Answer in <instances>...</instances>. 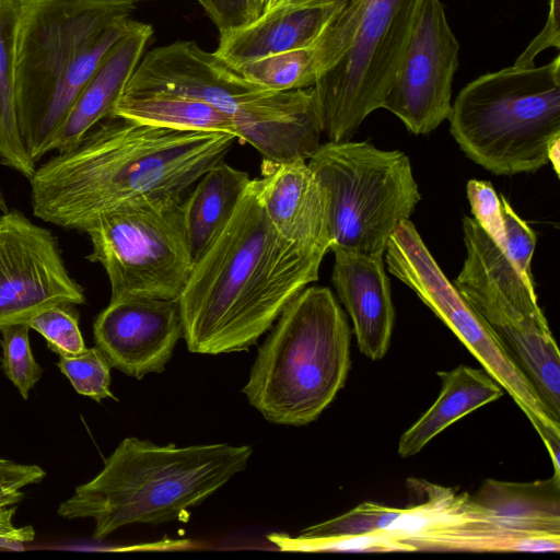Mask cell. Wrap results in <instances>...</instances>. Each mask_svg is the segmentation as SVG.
I'll return each instance as SVG.
<instances>
[{"label":"cell","mask_w":560,"mask_h":560,"mask_svg":"<svg viewBox=\"0 0 560 560\" xmlns=\"http://www.w3.org/2000/svg\"><path fill=\"white\" fill-rule=\"evenodd\" d=\"M262 89L246 82L215 54L192 40L155 47L138 62L121 94H171L223 112L234 129L248 117Z\"/></svg>","instance_id":"15"},{"label":"cell","mask_w":560,"mask_h":560,"mask_svg":"<svg viewBox=\"0 0 560 560\" xmlns=\"http://www.w3.org/2000/svg\"><path fill=\"white\" fill-rule=\"evenodd\" d=\"M459 43L441 0H424L382 108L415 135H428L448 118Z\"/></svg>","instance_id":"14"},{"label":"cell","mask_w":560,"mask_h":560,"mask_svg":"<svg viewBox=\"0 0 560 560\" xmlns=\"http://www.w3.org/2000/svg\"><path fill=\"white\" fill-rule=\"evenodd\" d=\"M252 454L250 445H158L126 438L103 469L59 505L58 514L93 518L97 540L130 524L182 520L243 471Z\"/></svg>","instance_id":"4"},{"label":"cell","mask_w":560,"mask_h":560,"mask_svg":"<svg viewBox=\"0 0 560 560\" xmlns=\"http://www.w3.org/2000/svg\"><path fill=\"white\" fill-rule=\"evenodd\" d=\"M125 1L133 2L137 4L138 2L148 1V0H125Z\"/></svg>","instance_id":"41"},{"label":"cell","mask_w":560,"mask_h":560,"mask_svg":"<svg viewBox=\"0 0 560 560\" xmlns=\"http://www.w3.org/2000/svg\"><path fill=\"white\" fill-rule=\"evenodd\" d=\"M466 258L455 288L560 422V352L534 281L472 217L463 219Z\"/></svg>","instance_id":"8"},{"label":"cell","mask_w":560,"mask_h":560,"mask_svg":"<svg viewBox=\"0 0 560 560\" xmlns=\"http://www.w3.org/2000/svg\"><path fill=\"white\" fill-rule=\"evenodd\" d=\"M220 35L256 18L253 0H197Z\"/></svg>","instance_id":"35"},{"label":"cell","mask_w":560,"mask_h":560,"mask_svg":"<svg viewBox=\"0 0 560 560\" xmlns=\"http://www.w3.org/2000/svg\"><path fill=\"white\" fill-rule=\"evenodd\" d=\"M420 501L380 530L412 551L558 552L559 536H525L508 528L471 495L424 480H408Z\"/></svg>","instance_id":"12"},{"label":"cell","mask_w":560,"mask_h":560,"mask_svg":"<svg viewBox=\"0 0 560 560\" xmlns=\"http://www.w3.org/2000/svg\"><path fill=\"white\" fill-rule=\"evenodd\" d=\"M93 336L112 366L122 373L138 380L161 373L183 337L178 300H110L94 319Z\"/></svg>","instance_id":"16"},{"label":"cell","mask_w":560,"mask_h":560,"mask_svg":"<svg viewBox=\"0 0 560 560\" xmlns=\"http://www.w3.org/2000/svg\"><path fill=\"white\" fill-rule=\"evenodd\" d=\"M331 281L353 325L359 350L377 361L388 351L395 310L384 257L335 248Z\"/></svg>","instance_id":"19"},{"label":"cell","mask_w":560,"mask_h":560,"mask_svg":"<svg viewBox=\"0 0 560 560\" xmlns=\"http://www.w3.org/2000/svg\"><path fill=\"white\" fill-rule=\"evenodd\" d=\"M351 330L326 287L304 288L282 311L258 349L242 392L269 422L306 425L343 387Z\"/></svg>","instance_id":"5"},{"label":"cell","mask_w":560,"mask_h":560,"mask_svg":"<svg viewBox=\"0 0 560 560\" xmlns=\"http://www.w3.org/2000/svg\"><path fill=\"white\" fill-rule=\"evenodd\" d=\"M501 212L506 238L505 252L530 281H534L530 262L536 246L535 232L513 210L508 199L501 195Z\"/></svg>","instance_id":"33"},{"label":"cell","mask_w":560,"mask_h":560,"mask_svg":"<svg viewBox=\"0 0 560 560\" xmlns=\"http://www.w3.org/2000/svg\"><path fill=\"white\" fill-rule=\"evenodd\" d=\"M307 164L327 198L330 249L384 257L397 226L421 200L409 158L369 141H328Z\"/></svg>","instance_id":"9"},{"label":"cell","mask_w":560,"mask_h":560,"mask_svg":"<svg viewBox=\"0 0 560 560\" xmlns=\"http://www.w3.org/2000/svg\"><path fill=\"white\" fill-rule=\"evenodd\" d=\"M438 376L441 390L436 399L399 439L402 458L416 455L451 424L503 395V388L483 369L462 364L440 371Z\"/></svg>","instance_id":"21"},{"label":"cell","mask_w":560,"mask_h":560,"mask_svg":"<svg viewBox=\"0 0 560 560\" xmlns=\"http://www.w3.org/2000/svg\"><path fill=\"white\" fill-rule=\"evenodd\" d=\"M136 3L26 0L16 34L13 88L18 126L37 164L79 93L126 32Z\"/></svg>","instance_id":"3"},{"label":"cell","mask_w":560,"mask_h":560,"mask_svg":"<svg viewBox=\"0 0 560 560\" xmlns=\"http://www.w3.org/2000/svg\"><path fill=\"white\" fill-rule=\"evenodd\" d=\"M277 0H253L256 18L273 5Z\"/></svg>","instance_id":"39"},{"label":"cell","mask_w":560,"mask_h":560,"mask_svg":"<svg viewBox=\"0 0 560 560\" xmlns=\"http://www.w3.org/2000/svg\"><path fill=\"white\" fill-rule=\"evenodd\" d=\"M471 498L513 532L525 536L560 535V477L533 482L490 478Z\"/></svg>","instance_id":"22"},{"label":"cell","mask_w":560,"mask_h":560,"mask_svg":"<svg viewBox=\"0 0 560 560\" xmlns=\"http://www.w3.org/2000/svg\"><path fill=\"white\" fill-rule=\"evenodd\" d=\"M16 508L10 506L0 510V540L11 542L32 541L35 537L34 528L30 525L18 527L13 523Z\"/></svg>","instance_id":"37"},{"label":"cell","mask_w":560,"mask_h":560,"mask_svg":"<svg viewBox=\"0 0 560 560\" xmlns=\"http://www.w3.org/2000/svg\"><path fill=\"white\" fill-rule=\"evenodd\" d=\"M328 250L283 237L269 221L250 179L178 298L187 349L220 354L256 345L284 307L318 280Z\"/></svg>","instance_id":"2"},{"label":"cell","mask_w":560,"mask_h":560,"mask_svg":"<svg viewBox=\"0 0 560 560\" xmlns=\"http://www.w3.org/2000/svg\"><path fill=\"white\" fill-rule=\"evenodd\" d=\"M249 182L248 173L222 160L185 196L183 219L194 265L228 224Z\"/></svg>","instance_id":"23"},{"label":"cell","mask_w":560,"mask_h":560,"mask_svg":"<svg viewBox=\"0 0 560 560\" xmlns=\"http://www.w3.org/2000/svg\"><path fill=\"white\" fill-rule=\"evenodd\" d=\"M447 119L460 150L487 171H538L560 138V56L476 78L460 90Z\"/></svg>","instance_id":"7"},{"label":"cell","mask_w":560,"mask_h":560,"mask_svg":"<svg viewBox=\"0 0 560 560\" xmlns=\"http://www.w3.org/2000/svg\"><path fill=\"white\" fill-rule=\"evenodd\" d=\"M152 35L150 24L130 20L126 32L107 51L79 93L50 142L49 153L71 148L110 115Z\"/></svg>","instance_id":"20"},{"label":"cell","mask_w":560,"mask_h":560,"mask_svg":"<svg viewBox=\"0 0 560 560\" xmlns=\"http://www.w3.org/2000/svg\"><path fill=\"white\" fill-rule=\"evenodd\" d=\"M235 139L228 132L177 130L109 115L36 167L30 178L33 214L84 233L124 202L185 197Z\"/></svg>","instance_id":"1"},{"label":"cell","mask_w":560,"mask_h":560,"mask_svg":"<svg viewBox=\"0 0 560 560\" xmlns=\"http://www.w3.org/2000/svg\"><path fill=\"white\" fill-rule=\"evenodd\" d=\"M384 256L388 271L455 334L482 369L513 398L538 434L546 431L560 434V422L443 273L409 219L394 231Z\"/></svg>","instance_id":"11"},{"label":"cell","mask_w":560,"mask_h":560,"mask_svg":"<svg viewBox=\"0 0 560 560\" xmlns=\"http://www.w3.org/2000/svg\"><path fill=\"white\" fill-rule=\"evenodd\" d=\"M30 329L26 323H21L9 325L0 330L2 334L1 368L25 400L43 373L31 350Z\"/></svg>","instance_id":"28"},{"label":"cell","mask_w":560,"mask_h":560,"mask_svg":"<svg viewBox=\"0 0 560 560\" xmlns=\"http://www.w3.org/2000/svg\"><path fill=\"white\" fill-rule=\"evenodd\" d=\"M45 477V470L37 465L0 458V510L21 502L25 497L22 489L40 482Z\"/></svg>","instance_id":"34"},{"label":"cell","mask_w":560,"mask_h":560,"mask_svg":"<svg viewBox=\"0 0 560 560\" xmlns=\"http://www.w3.org/2000/svg\"><path fill=\"white\" fill-rule=\"evenodd\" d=\"M57 365L70 381L75 392L95 401L115 398L110 390V369L108 358L97 347L86 348L77 355H59Z\"/></svg>","instance_id":"29"},{"label":"cell","mask_w":560,"mask_h":560,"mask_svg":"<svg viewBox=\"0 0 560 560\" xmlns=\"http://www.w3.org/2000/svg\"><path fill=\"white\" fill-rule=\"evenodd\" d=\"M560 47V0H549L547 20L542 30L528 44L513 65L518 67L534 66L535 58L548 48Z\"/></svg>","instance_id":"36"},{"label":"cell","mask_w":560,"mask_h":560,"mask_svg":"<svg viewBox=\"0 0 560 560\" xmlns=\"http://www.w3.org/2000/svg\"><path fill=\"white\" fill-rule=\"evenodd\" d=\"M25 1L0 0V164L30 179L36 164L19 130L13 88L15 40Z\"/></svg>","instance_id":"25"},{"label":"cell","mask_w":560,"mask_h":560,"mask_svg":"<svg viewBox=\"0 0 560 560\" xmlns=\"http://www.w3.org/2000/svg\"><path fill=\"white\" fill-rule=\"evenodd\" d=\"M424 0H340L315 40L316 92L329 141L349 140L382 104Z\"/></svg>","instance_id":"6"},{"label":"cell","mask_w":560,"mask_h":560,"mask_svg":"<svg viewBox=\"0 0 560 560\" xmlns=\"http://www.w3.org/2000/svg\"><path fill=\"white\" fill-rule=\"evenodd\" d=\"M548 162H551L556 173L559 175L560 171V138L552 141L548 150Z\"/></svg>","instance_id":"38"},{"label":"cell","mask_w":560,"mask_h":560,"mask_svg":"<svg viewBox=\"0 0 560 560\" xmlns=\"http://www.w3.org/2000/svg\"><path fill=\"white\" fill-rule=\"evenodd\" d=\"M252 185L269 221L287 240L330 249L327 198L304 160H264L261 177Z\"/></svg>","instance_id":"17"},{"label":"cell","mask_w":560,"mask_h":560,"mask_svg":"<svg viewBox=\"0 0 560 560\" xmlns=\"http://www.w3.org/2000/svg\"><path fill=\"white\" fill-rule=\"evenodd\" d=\"M280 549L304 552H408L401 544L383 535L380 530L358 536L323 539H300L273 534L269 537Z\"/></svg>","instance_id":"31"},{"label":"cell","mask_w":560,"mask_h":560,"mask_svg":"<svg viewBox=\"0 0 560 560\" xmlns=\"http://www.w3.org/2000/svg\"><path fill=\"white\" fill-rule=\"evenodd\" d=\"M467 197L472 218L493 242L505 252L506 238L502 220L501 200L492 184L487 180L470 179L467 183Z\"/></svg>","instance_id":"32"},{"label":"cell","mask_w":560,"mask_h":560,"mask_svg":"<svg viewBox=\"0 0 560 560\" xmlns=\"http://www.w3.org/2000/svg\"><path fill=\"white\" fill-rule=\"evenodd\" d=\"M26 324L39 332L48 348L59 355H77L86 349L79 328V313L72 304L47 307Z\"/></svg>","instance_id":"30"},{"label":"cell","mask_w":560,"mask_h":560,"mask_svg":"<svg viewBox=\"0 0 560 560\" xmlns=\"http://www.w3.org/2000/svg\"><path fill=\"white\" fill-rule=\"evenodd\" d=\"M9 209H8V205H7V201L4 199V195L0 188V212L3 213V212H7Z\"/></svg>","instance_id":"40"},{"label":"cell","mask_w":560,"mask_h":560,"mask_svg":"<svg viewBox=\"0 0 560 560\" xmlns=\"http://www.w3.org/2000/svg\"><path fill=\"white\" fill-rule=\"evenodd\" d=\"M278 1V0H277Z\"/></svg>","instance_id":"42"},{"label":"cell","mask_w":560,"mask_h":560,"mask_svg":"<svg viewBox=\"0 0 560 560\" xmlns=\"http://www.w3.org/2000/svg\"><path fill=\"white\" fill-rule=\"evenodd\" d=\"M234 70L246 82L262 90L289 91L313 86L319 72L315 42L244 63Z\"/></svg>","instance_id":"26"},{"label":"cell","mask_w":560,"mask_h":560,"mask_svg":"<svg viewBox=\"0 0 560 560\" xmlns=\"http://www.w3.org/2000/svg\"><path fill=\"white\" fill-rule=\"evenodd\" d=\"M340 0H278L241 27L220 35L214 54L229 67L314 43Z\"/></svg>","instance_id":"18"},{"label":"cell","mask_w":560,"mask_h":560,"mask_svg":"<svg viewBox=\"0 0 560 560\" xmlns=\"http://www.w3.org/2000/svg\"><path fill=\"white\" fill-rule=\"evenodd\" d=\"M110 115L151 126L235 136L233 122L223 112L205 102L177 95L120 94Z\"/></svg>","instance_id":"24"},{"label":"cell","mask_w":560,"mask_h":560,"mask_svg":"<svg viewBox=\"0 0 560 560\" xmlns=\"http://www.w3.org/2000/svg\"><path fill=\"white\" fill-rule=\"evenodd\" d=\"M84 289L69 273L57 237L16 209L0 214V330L57 304L80 305Z\"/></svg>","instance_id":"13"},{"label":"cell","mask_w":560,"mask_h":560,"mask_svg":"<svg viewBox=\"0 0 560 560\" xmlns=\"http://www.w3.org/2000/svg\"><path fill=\"white\" fill-rule=\"evenodd\" d=\"M401 512L376 502H363L352 510L308 526L300 532V539H323L372 534L385 529Z\"/></svg>","instance_id":"27"},{"label":"cell","mask_w":560,"mask_h":560,"mask_svg":"<svg viewBox=\"0 0 560 560\" xmlns=\"http://www.w3.org/2000/svg\"><path fill=\"white\" fill-rule=\"evenodd\" d=\"M184 198L133 199L85 230L92 244L86 258L104 268L110 300H178L194 267L183 219Z\"/></svg>","instance_id":"10"}]
</instances>
